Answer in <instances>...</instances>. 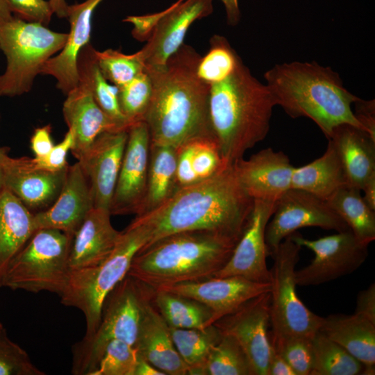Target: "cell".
Wrapping results in <instances>:
<instances>
[{"instance_id":"obj_1","label":"cell","mask_w":375,"mask_h":375,"mask_svg":"<svg viewBox=\"0 0 375 375\" xmlns=\"http://www.w3.org/2000/svg\"><path fill=\"white\" fill-rule=\"evenodd\" d=\"M253 205L229 164L208 178L179 188L160 206L132 222L146 231L145 245L186 231H206L238 241Z\"/></svg>"},{"instance_id":"obj_2","label":"cell","mask_w":375,"mask_h":375,"mask_svg":"<svg viewBox=\"0 0 375 375\" xmlns=\"http://www.w3.org/2000/svg\"><path fill=\"white\" fill-rule=\"evenodd\" d=\"M201 57L183 43L164 66L144 69L152 83L151 101L143 118L150 144L177 149L197 139L216 142L210 118V85L197 72Z\"/></svg>"},{"instance_id":"obj_3","label":"cell","mask_w":375,"mask_h":375,"mask_svg":"<svg viewBox=\"0 0 375 375\" xmlns=\"http://www.w3.org/2000/svg\"><path fill=\"white\" fill-rule=\"evenodd\" d=\"M274 106L266 84L252 75L242 59L229 76L210 85V123L225 163L242 158L265 138Z\"/></svg>"},{"instance_id":"obj_4","label":"cell","mask_w":375,"mask_h":375,"mask_svg":"<svg viewBox=\"0 0 375 375\" xmlns=\"http://www.w3.org/2000/svg\"><path fill=\"white\" fill-rule=\"evenodd\" d=\"M276 106L292 118L312 120L327 139L342 124L364 130L352 105L358 97L344 85L338 73L317 62L294 61L276 64L263 75Z\"/></svg>"},{"instance_id":"obj_5","label":"cell","mask_w":375,"mask_h":375,"mask_svg":"<svg viewBox=\"0 0 375 375\" xmlns=\"http://www.w3.org/2000/svg\"><path fill=\"white\" fill-rule=\"evenodd\" d=\"M238 242L206 231L174 233L140 249L127 275L154 290L210 278L226 264Z\"/></svg>"},{"instance_id":"obj_6","label":"cell","mask_w":375,"mask_h":375,"mask_svg":"<svg viewBox=\"0 0 375 375\" xmlns=\"http://www.w3.org/2000/svg\"><path fill=\"white\" fill-rule=\"evenodd\" d=\"M153 291L128 275L116 285L104 300L101 322L94 334L72 346L73 374L92 375L112 340L134 347L144 306L152 298Z\"/></svg>"},{"instance_id":"obj_7","label":"cell","mask_w":375,"mask_h":375,"mask_svg":"<svg viewBox=\"0 0 375 375\" xmlns=\"http://www.w3.org/2000/svg\"><path fill=\"white\" fill-rule=\"evenodd\" d=\"M147 242L144 228L131 222L121 231L114 250L101 263L70 270L67 283L60 297L64 306L83 312L86 323L83 338L94 334L101 322L106 297L127 275L133 256Z\"/></svg>"},{"instance_id":"obj_8","label":"cell","mask_w":375,"mask_h":375,"mask_svg":"<svg viewBox=\"0 0 375 375\" xmlns=\"http://www.w3.org/2000/svg\"><path fill=\"white\" fill-rule=\"evenodd\" d=\"M68 33L44 25L12 17L0 26V48L6 57L0 75V96L15 97L29 92L44 63L60 51Z\"/></svg>"},{"instance_id":"obj_9","label":"cell","mask_w":375,"mask_h":375,"mask_svg":"<svg viewBox=\"0 0 375 375\" xmlns=\"http://www.w3.org/2000/svg\"><path fill=\"white\" fill-rule=\"evenodd\" d=\"M73 235L55 228H40L11 261L3 287L59 296L69 278V255Z\"/></svg>"},{"instance_id":"obj_10","label":"cell","mask_w":375,"mask_h":375,"mask_svg":"<svg viewBox=\"0 0 375 375\" xmlns=\"http://www.w3.org/2000/svg\"><path fill=\"white\" fill-rule=\"evenodd\" d=\"M301 247L286 237L270 254L274 264L270 271L269 332L274 338L301 335L312 338L319 331L323 317L310 310L296 290L295 267Z\"/></svg>"},{"instance_id":"obj_11","label":"cell","mask_w":375,"mask_h":375,"mask_svg":"<svg viewBox=\"0 0 375 375\" xmlns=\"http://www.w3.org/2000/svg\"><path fill=\"white\" fill-rule=\"evenodd\" d=\"M212 10V0H178L162 12L124 19L133 24V38L147 41L140 50L144 69L164 66L183 44L190 25Z\"/></svg>"},{"instance_id":"obj_12","label":"cell","mask_w":375,"mask_h":375,"mask_svg":"<svg viewBox=\"0 0 375 375\" xmlns=\"http://www.w3.org/2000/svg\"><path fill=\"white\" fill-rule=\"evenodd\" d=\"M301 247L315 254L309 265L295 272L297 285H317L349 274L358 269L368 255V246L359 242L349 229L316 240L291 234Z\"/></svg>"},{"instance_id":"obj_13","label":"cell","mask_w":375,"mask_h":375,"mask_svg":"<svg viewBox=\"0 0 375 375\" xmlns=\"http://www.w3.org/2000/svg\"><path fill=\"white\" fill-rule=\"evenodd\" d=\"M272 217L265 230L269 256L283 239L299 228L313 226L336 232L349 229L325 200L294 188L288 190L276 202Z\"/></svg>"},{"instance_id":"obj_14","label":"cell","mask_w":375,"mask_h":375,"mask_svg":"<svg viewBox=\"0 0 375 375\" xmlns=\"http://www.w3.org/2000/svg\"><path fill=\"white\" fill-rule=\"evenodd\" d=\"M0 147V167L4 188L33 214L50 208L64 185L67 167L53 171L39 167L34 158H12Z\"/></svg>"},{"instance_id":"obj_15","label":"cell","mask_w":375,"mask_h":375,"mask_svg":"<svg viewBox=\"0 0 375 375\" xmlns=\"http://www.w3.org/2000/svg\"><path fill=\"white\" fill-rule=\"evenodd\" d=\"M270 292L255 297L214 324L233 336L247 355L254 375H267L271 353Z\"/></svg>"},{"instance_id":"obj_16","label":"cell","mask_w":375,"mask_h":375,"mask_svg":"<svg viewBox=\"0 0 375 375\" xmlns=\"http://www.w3.org/2000/svg\"><path fill=\"white\" fill-rule=\"evenodd\" d=\"M150 136L144 121L133 123L112 198L111 215H136L144 199L149 162Z\"/></svg>"},{"instance_id":"obj_17","label":"cell","mask_w":375,"mask_h":375,"mask_svg":"<svg viewBox=\"0 0 375 375\" xmlns=\"http://www.w3.org/2000/svg\"><path fill=\"white\" fill-rule=\"evenodd\" d=\"M156 290L178 294L201 302L212 311L215 322L249 300L270 292L271 284L232 276L175 283Z\"/></svg>"},{"instance_id":"obj_18","label":"cell","mask_w":375,"mask_h":375,"mask_svg":"<svg viewBox=\"0 0 375 375\" xmlns=\"http://www.w3.org/2000/svg\"><path fill=\"white\" fill-rule=\"evenodd\" d=\"M276 203L254 200L249 223L226 264L213 277L242 276L258 282H269L270 271L265 230Z\"/></svg>"},{"instance_id":"obj_19","label":"cell","mask_w":375,"mask_h":375,"mask_svg":"<svg viewBox=\"0 0 375 375\" xmlns=\"http://www.w3.org/2000/svg\"><path fill=\"white\" fill-rule=\"evenodd\" d=\"M128 129L100 134L78 160L89 181L94 208L109 210L128 139Z\"/></svg>"},{"instance_id":"obj_20","label":"cell","mask_w":375,"mask_h":375,"mask_svg":"<svg viewBox=\"0 0 375 375\" xmlns=\"http://www.w3.org/2000/svg\"><path fill=\"white\" fill-rule=\"evenodd\" d=\"M236 176L253 200L276 203L291 188L294 167L283 151L266 148L233 163Z\"/></svg>"},{"instance_id":"obj_21","label":"cell","mask_w":375,"mask_h":375,"mask_svg":"<svg viewBox=\"0 0 375 375\" xmlns=\"http://www.w3.org/2000/svg\"><path fill=\"white\" fill-rule=\"evenodd\" d=\"M94 208L89 181L77 161L68 166L64 185L53 205L34 214L35 228H55L74 236Z\"/></svg>"},{"instance_id":"obj_22","label":"cell","mask_w":375,"mask_h":375,"mask_svg":"<svg viewBox=\"0 0 375 375\" xmlns=\"http://www.w3.org/2000/svg\"><path fill=\"white\" fill-rule=\"evenodd\" d=\"M66 95L62 114L74 135L71 151L78 160L100 134L128 128L119 124L102 110L86 82L79 79L77 86Z\"/></svg>"},{"instance_id":"obj_23","label":"cell","mask_w":375,"mask_h":375,"mask_svg":"<svg viewBox=\"0 0 375 375\" xmlns=\"http://www.w3.org/2000/svg\"><path fill=\"white\" fill-rule=\"evenodd\" d=\"M101 1L85 0L69 6L70 31L67 42L58 54L49 58L40 70L41 74L54 77L57 88L65 94L78 84V56L83 47L90 43L92 14Z\"/></svg>"},{"instance_id":"obj_24","label":"cell","mask_w":375,"mask_h":375,"mask_svg":"<svg viewBox=\"0 0 375 375\" xmlns=\"http://www.w3.org/2000/svg\"><path fill=\"white\" fill-rule=\"evenodd\" d=\"M134 347L166 375L188 374V367L177 351L169 327L153 306L152 298L144 306Z\"/></svg>"},{"instance_id":"obj_25","label":"cell","mask_w":375,"mask_h":375,"mask_svg":"<svg viewBox=\"0 0 375 375\" xmlns=\"http://www.w3.org/2000/svg\"><path fill=\"white\" fill-rule=\"evenodd\" d=\"M108 210L94 208L74 233L69 255L70 270L97 266L114 250L121 235Z\"/></svg>"},{"instance_id":"obj_26","label":"cell","mask_w":375,"mask_h":375,"mask_svg":"<svg viewBox=\"0 0 375 375\" xmlns=\"http://www.w3.org/2000/svg\"><path fill=\"white\" fill-rule=\"evenodd\" d=\"M328 140L341 160L348 185L362 190L375 174V138L360 128L342 124L333 128Z\"/></svg>"},{"instance_id":"obj_27","label":"cell","mask_w":375,"mask_h":375,"mask_svg":"<svg viewBox=\"0 0 375 375\" xmlns=\"http://www.w3.org/2000/svg\"><path fill=\"white\" fill-rule=\"evenodd\" d=\"M319 331L360 361L362 374H374L375 324L354 313L334 314L323 317Z\"/></svg>"},{"instance_id":"obj_28","label":"cell","mask_w":375,"mask_h":375,"mask_svg":"<svg viewBox=\"0 0 375 375\" xmlns=\"http://www.w3.org/2000/svg\"><path fill=\"white\" fill-rule=\"evenodd\" d=\"M36 230L34 214L4 188L0 194V288L11 261Z\"/></svg>"},{"instance_id":"obj_29","label":"cell","mask_w":375,"mask_h":375,"mask_svg":"<svg viewBox=\"0 0 375 375\" xmlns=\"http://www.w3.org/2000/svg\"><path fill=\"white\" fill-rule=\"evenodd\" d=\"M347 185L341 160L328 141L326 150L321 157L294 168L291 188L308 192L326 201L336 190Z\"/></svg>"},{"instance_id":"obj_30","label":"cell","mask_w":375,"mask_h":375,"mask_svg":"<svg viewBox=\"0 0 375 375\" xmlns=\"http://www.w3.org/2000/svg\"><path fill=\"white\" fill-rule=\"evenodd\" d=\"M176 159V149L150 144L146 192L135 216L157 208L178 191Z\"/></svg>"},{"instance_id":"obj_31","label":"cell","mask_w":375,"mask_h":375,"mask_svg":"<svg viewBox=\"0 0 375 375\" xmlns=\"http://www.w3.org/2000/svg\"><path fill=\"white\" fill-rule=\"evenodd\" d=\"M176 176L179 188L208 178L225 165L215 140L197 139L176 149Z\"/></svg>"},{"instance_id":"obj_32","label":"cell","mask_w":375,"mask_h":375,"mask_svg":"<svg viewBox=\"0 0 375 375\" xmlns=\"http://www.w3.org/2000/svg\"><path fill=\"white\" fill-rule=\"evenodd\" d=\"M152 303L171 328L203 329L215 323L208 307L183 295L154 290Z\"/></svg>"},{"instance_id":"obj_33","label":"cell","mask_w":375,"mask_h":375,"mask_svg":"<svg viewBox=\"0 0 375 375\" xmlns=\"http://www.w3.org/2000/svg\"><path fill=\"white\" fill-rule=\"evenodd\" d=\"M95 51L90 43L81 49L77 60L78 78L88 84L95 101L108 117L121 126L129 128L132 124L120 109L119 88L110 84L103 76L97 61Z\"/></svg>"},{"instance_id":"obj_34","label":"cell","mask_w":375,"mask_h":375,"mask_svg":"<svg viewBox=\"0 0 375 375\" xmlns=\"http://www.w3.org/2000/svg\"><path fill=\"white\" fill-rule=\"evenodd\" d=\"M360 191L347 185L326 201L344 221L356 239L369 245L375 239V210L365 203Z\"/></svg>"},{"instance_id":"obj_35","label":"cell","mask_w":375,"mask_h":375,"mask_svg":"<svg viewBox=\"0 0 375 375\" xmlns=\"http://www.w3.org/2000/svg\"><path fill=\"white\" fill-rule=\"evenodd\" d=\"M169 330L177 351L188 367V375L195 374L223 335L215 324L203 329L169 327Z\"/></svg>"},{"instance_id":"obj_36","label":"cell","mask_w":375,"mask_h":375,"mask_svg":"<svg viewBox=\"0 0 375 375\" xmlns=\"http://www.w3.org/2000/svg\"><path fill=\"white\" fill-rule=\"evenodd\" d=\"M313 367L310 375L362 374L365 366L342 346L318 331L312 338Z\"/></svg>"},{"instance_id":"obj_37","label":"cell","mask_w":375,"mask_h":375,"mask_svg":"<svg viewBox=\"0 0 375 375\" xmlns=\"http://www.w3.org/2000/svg\"><path fill=\"white\" fill-rule=\"evenodd\" d=\"M194 375H254L244 351L231 335L223 333Z\"/></svg>"},{"instance_id":"obj_38","label":"cell","mask_w":375,"mask_h":375,"mask_svg":"<svg viewBox=\"0 0 375 375\" xmlns=\"http://www.w3.org/2000/svg\"><path fill=\"white\" fill-rule=\"evenodd\" d=\"M240 60L225 37L214 35L210 39L208 53L199 61L197 75L201 81L211 85L229 76Z\"/></svg>"},{"instance_id":"obj_39","label":"cell","mask_w":375,"mask_h":375,"mask_svg":"<svg viewBox=\"0 0 375 375\" xmlns=\"http://www.w3.org/2000/svg\"><path fill=\"white\" fill-rule=\"evenodd\" d=\"M95 56L103 76L118 88L144 71L140 51L133 54H125L119 50L108 49L103 51L96 50Z\"/></svg>"},{"instance_id":"obj_40","label":"cell","mask_w":375,"mask_h":375,"mask_svg":"<svg viewBox=\"0 0 375 375\" xmlns=\"http://www.w3.org/2000/svg\"><path fill=\"white\" fill-rule=\"evenodd\" d=\"M118 88L119 103L123 115L131 124L143 121L152 95L149 75L142 71Z\"/></svg>"},{"instance_id":"obj_41","label":"cell","mask_w":375,"mask_h":375,"mask_svg":"<svg viewBox=\"0 0 375 375\" xmlns=\"http://www.w3.org/2000/svg\"><path fill=\"white\" fill-rule=\"evenodd\" d=\"M272 347L287 361L296 375H310L313 367L312 338L301 335H270Z\"/></svg>"},{"instance_id":"obj_42","label":"cell","mask_w":375,"mask_h":375,"mask_svg":"<svg viewBox=\"0 0 375 375\" xmlns=\"http://www.w3.org/2000/svg\"><path fill=\"white\" fill-rule=\"evenodd\" d=\"M138 358V353L133 346L121 340H112L92 375H134Z\"/></svg>"},{"instance_id":"obj_43","label":"cell","mask_w":375,"mask_h":375,"mask_svg":"<svg viewBox=\"0 0 375 375\" xmlns=\"http://www.w3.org/2000/svg\"><path fill=\"white\" fill-rule=\"evenodd\" d=\"M28 354L12 341L4 328L0 331V375H44Z\"/></svg>"},{"instance_id":"obj_44","label":"cell","mask_w":375,"mask_h":375,"mask_svg":"<svg viewBox=\"0 0 375 375\" xmlns=\"http://www.w3.org/2000/svg\"><path fill=\"white\" fill-rule=\"evenodd\" d=\"M11 12L29 22L47 25L54 13L49 3L44 0H5Z\"/></svg>"},{"instance_id":"obj_45","label":"cell","mask_w":375,"mask_h":375,"mask_svg":"<svg viewBox=\"0 0 375 375\" xmlns=\"http://www.w3.org/2000/svg\"><path fill=\"white\" fill-rule=\"evenodd\" d=\"M73 145L74 135L72 131L68 129L62 142L54 145L47 156L42 158H34V160L39 167L53 171L63 169L69 165L66 157Z\"/></svg>"},{"instance_id":"obj_46","label":"cell","mask_w":375,"mask_h":375,"mask_svg":"<svg viewBox=\"0 0 375 375\" xmlns=\"http://www.w3.org/2000/svg\"><path fill=\"white\" fill-rule=\"evenodd\" d=\"M352 110L364 130L375 138V100L358 97L353 103Z\"/></svg>"},{"instance_id":"obj_47","label":"cell","mask_w":375,"mask_h":375,"mask_svg":"<svg viewBox=\"0 0 375 375\" xmlns=\"http://www.w3.org/2000/svg\"><path fill=\"white\" fill-rule=\"evenodd\" d=\"M51 126L48 124L36 128L31 138V148L35 158H42L47 156L54 144L51 135Z\"/></svg>"},{"instance_id":"obj_48","label":"cell","mask_w":375,"mask_h":375,"mask_svg":"<svg viewBox=\"0 0 375 375\" xmlns=\"http://www.w3.org/2000/svg\"><path fill=\"white\" fill-rule=\"evenodd\" d=\"M354 314L363 317L375 324V284L360 291L357 297Z\"/></svg>"},{"instance_id":"obj_49","label":"cell","mask_w":375,"mask_h":375,"mask_svg":"<svg viewBox=\"0 0 375 375\" xmlns=\"http://www.w3.org/2000/svg\"><path fill=\"white\" fill-rule=\"evenodd\" d=\"M267 375H296L287 361L272 345Z\"/></svg>"},{"instance_id":"obj_50","label":"cell","mask_w":375,"mask_h":375,"mask_svg":"<svg viewBox=\"0 0 375 375\" xmlns=\"http://www.w3.org/2000/svg\"><path fill=\"white\" fill-rule=\"evenodd\" d=\"M224 5L227 24L235 26L241 18L238 0H221Z\"/></svg>"},{"instance_id":"obj_51","label":"cell","mask_w":375,"mask_h":375,"mask_svg":"<svg viewBox=\"0 0 375 375\" xmlns=\"http://www.w3.org/2000/svg\"><path fill=\"white\" fill-rule=\"evenodd\" d=\"M134 375H166L164 372H161L144 358H143L138 353V358L135 369L134 371Z\"/></svg>"},{"instance_id":"obj_52","label":"cell","mask_w":375,"mask_h":375,"mask_svg":"<svg viewBox=\"0 0 375 375\" xmlns=\"http://www.w3.org/2000/svg\"><path fill=\"white\" fill-rule=\"evenodd\" d=\"M362 190L364 192V201L371 209L375 210V174L367 181Z\"/></svg>"},{"instance_id":"obj_53","label":"cell","mask_w":375,"mask_h":375,"mask_svg":"<svg viewBox=\"0 0 375 375\" xmlns=\"http://www.w3.org/2000/svg\"><path fill=\"white\" fill-rule=\"evenodd\" d=\"M53 12L60 18L67 17L69 5L65 0H49V1Z\"/></svg>"},{"instance_id":"obj_54","label":"cell","mask_w":375,"mask_h":375,"mask_svg":"<svg viewBox=\"0 0 375 375\" xmlns=\"http://www.w3.org/2000/svg\"><path fill=\"white\" fill-rule=\"evenodd\" d=\"M11 13L5 0H0V26L12 19Z\"/></svg>"},{"instance_id":"obj_55","label":"cell","mask_w":375,"mask_h":375,"mask_svg":"<svg viewBox=\"0 0 375 375\" xmlns=\"http://www.w3.org/2000/svg\"><path fill=\"white\" fill-rule=\"evenodd\" d=\"M4 188H4V184H3V176H2V172L0 167V194L2 192Z\"/></svg>"},{"instance_id":"obj_56","label":"cell","mask_w":375,"mask_h":375,"mask_svg":"<svg viewBox=\"0 0 375 375\" xmlns=\"http://www.w3.org/2000/svg\"><path fill=\"white\" fill-rule=\"evenodd\" d=\"M3 329H4V327H3V324H2V323L0 322V331H1Z\"/></svg>"}]
</instances>
